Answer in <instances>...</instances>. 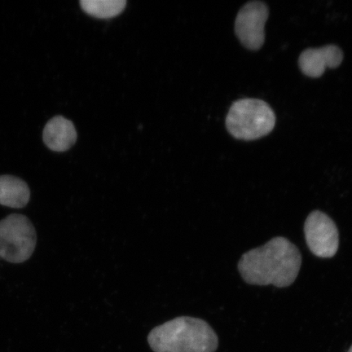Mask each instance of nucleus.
<instances>
[{
  "instance_id": "nucleus-4",
  "label": "nucleus",
  "mask_w": 352,
  "mask_h": 352,
  "mask_svg": "<svg viewBox=\"0 0 352 352\" xmlns=\"http://www.w3.org/2000/svg\"><path fill=\"white\" fill-rule=\"evenodd\" d=\"M36 231L23 214H12L0 221V257L13 263H23L36 246Z\"/></svg>"
},
{
  "instance_id": "nucleus-3",
  "label": "nucleus",
  "mask_w": 352,
  "mask_h": 352,
  "mask_svg": "<svg viewBox=\"0 0 352 352\" xmlns=\"http://www.w3.org/2000/svg\"><path fill=\"white\" fill-rule=\"evenodd\" d=\"M276 116L265 101L242 99L232 104L226 118L228 132L236 139L254 140L274 130Z\"/></svg>"
},
{
  "instance_id": "nucleus-1",
  "label": "nucleus",
  "mask_w": 352,
  "mask_h": 352,
  "mask_svg": "<svg viewBox=\"0 0 352 352\" xmlns=\"http://www.w3.org/2000/svg\"><path fill=\"white\" fill-rule=\"evenodd\" d=\"M302 256L296 245L285 237H274L261 248L242 255L239 270L246 283L288 287L300 271Z\"/></svg>"
},
{
  "instance_id": "nucleus-2",
  "label": "nucleus",
  "mask_w": 352,
  "mask_h": 352,
  "mask_svg": "<svg viewBox=\"0 0 352 352\" xmlns=\"http://www.w3.org/2000/svg\"><path fill=\"white\" fill-rule=\"evenodd\" d=\"M148 342L154 352H214L219 338L204 320L180 316L153 329Z\"/></svg>"
},
{
  "instance_id": "nucleus-5",
  "label": "nucleus",
  "mask_w": 352,
  "mask_h": 352,
  "mask_svg": "<svg viewBox=\"0 0 352 352\" xmlns=\"http://www.w3.org/2000/svg\"><path fill=\"white\" fill-rule=\"evenodd\" d=\"M307 245L311 252L320 258H332L340 246V236L336 223L327 214L314 210L305 224Z\"/></svg>"
},
{
  "instance_id": "nucleus-9",
  "label": "nucleus",
  "mask_w": 352,
  "mask_h": 352,
  "mask_svg": "<svg viewBox=\"0 0 352 352\" xmlns=\"http://www.w3.org/2000/svg\"><path fill=\"white\" fill-rule=\"evenodd\" d=\"M30 191L24 180L12 175L0 176V205L22 208L28 204Z\"/></svg>"
},
{
  "instance_id": "nucleus-7",
  "label": "nucleus",
  "mask_w": 352,
  "mask_h": 352,
  "mask_svg": "<svg viewBox=\"0 0 352 352\" xmlns=\"http://www.w3.org/2000/svg\"><path fill=\"white\" fill-rule=\"evenodd\" d=\"M342 60L343 52L340 48L336 45H328L303 51L299 56L298 64L305 76L320 78L327 68L338 67Z\"/></svg>"
},
{
  "instance_id": "nucleus-11",
  "label": "nucleus",
  "mask_w": 352,
  "mask_h": 352,
  "mask_svg": "<svg viewBox=\"0 0 352 352\" xmlns=\"http://www.w3.org/2000/svg\"><path fill=\"white\" fill-rule=\"evenodd\" d=\"M349 352H352V346H351V349H349Z\"/></svg>"
},
{
  "instance_id": "nucleus-6",
  "label": "nucleus",
  "mask_w": 352,
  "mask_h": 352,
  "mask_svg": "<svg viewBox=\"0 0 352 352\" xmlns=\"http://www.w3.org/2000/svg\"><path fill=\"white\" fill-rule=\"evenodd\" d=\"M268 19L265 3L253 1L241 8L235 21V32L240 42L250 50L257 51L265 41L264 25Z\"/></svg>"
},
{
  "instance_id": "nucleus-10",
  "label": "nucleus",
  "mask_w": 352,
  "mask_h": 352,
  "mask_svg": "<svg viewBox=\"0 0 352 352\" xmlns=\"http://www.w3.org/2000/svg\"><path fill=\"white\" fill-rule=\"evenodd\" d=\"M80 6L88 15L100 19H112L125 10V0H81Z\"/></svg>"
},
{
  "instance_id": "nucleus-8",
  "label": "nucleus",
  "mask_w": 352,
  "mask_h": 352,
  "mask_svg": "<svg viewBox=\"0 0 352 352\" xmlns=\"http://www.w3.org/2000/svg\"><path fill=\"white\" fill-rule=\"evenodd\" d=\"M43 138L51 151L64 152L76 144L77 131L72 122L63 116H56L44 127Z\"/></svg>"
}]
</instances>
